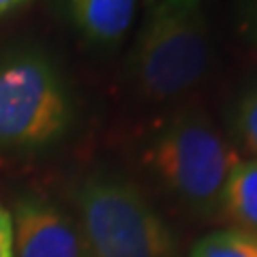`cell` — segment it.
Instances as JSON below:
<instances>
[{
	"label": "cell",
	"mask_w": 257,
	"mask_h": 257,
	"mask_svg": "<svg viewBox=\"0 0 257 257\" xmlns=\"http://www.w3.org/2000/svg\"><path fill=\"white\" fill-rule=\"evenodd\" d=\"M236 150L204 111L184 109L172 116L146 146L148 170L157 180L197 214H219L223 191Z\"/></svg>",
	"instance_id": "cell-1"
},
{
	"label": "cell",
	"mask_w": 257,
	"mask_h": 257,
	"mask_svg": "<svg viewBox=\"0 0 257 257\" xmlns=\"http://www.w3.org/2000/svg\"><path fill=\"white\" fill-rule=\"evenodd\" d=\"M210 67V35L199 11L152 0L128 54V77L142 96L172 101L195 88Z\"/></svg>",
	"instance_id": "cell-2"
},
{
	"label": "cell",
	"mask_w": 257,
	"mask_h": 257,
	"mask_svg": "<svg viewBox=\"0 0 257 257\" xmlns=\"http://www.w3.org/2000/svg\"><path fill=\"white\" fill-rule=\"evenodd\" d=\"M73 120V101L58 64L35 47L0 54V148H43Z\"/></svg>",
	"instance_id": "cell-3"
},
{
	"label": "cell",
	"mask_w": 257,
	"mask_h": 257,
	"mask_svg": "<svg viewBox=\"0 0 257 257\" xmlns=\"http://www.w3.org/2000/svg\"><path fill=\"white\" fill-rule=\"evenodd\" d=\"M77 225L90 257H172L174 236L142 191L99 174L75 191Z\"/></svg>",
	"instance_id": "cell-4"
},
{
	"label": "cell",
	"mask_w": 257,
	"mask_h": 257,
	"mask_svg": "<svg viewBox=\"0 0 257 257\" xmlns=\"http://www.w3.org/2000/svg\"><path fill=\"white\" fill-rule=\"evenodd\" d=\"M15 257H90L77 221L39 197L15 204Z\"/></svg>",
	"instance_id": "cell-5"
},
{
	"label": "cell",
	"mask_w": 257,
	"mask_h": 257,
	"mask_svg": "<svg viewBox=\"0 0 257 257\" xmlns=\"http://www.w3.org/2000/svg\"><path fill=\"white\" fill-rule=\"evenodd\" d=\"M62 9L86 43L114 50L135 28L142 0H62Z\"/></svg>",
	"instance_id": "cell-6"
},
{
	"label": "cell",
	"mask_w": 257,
	"mask_h": 257,
	"mask_svg": "<svg viewBox=\"0 0 257 257\" xmlns=\"http://www.w3.org/2000/svg\"><path fill=\"white\" fill-rule=\"evenodd\" d=\"M219 214L229 227L257 234V159H238L225 184Z\"/></svg>",
	"instance_id": "cell-7"
},
{
	"label": "cell",
	"mask_w": 257,
	"mask_h": 257,
	"mask_svg": "<svg viewBox=\"0 0 257 257\" xmlns=\"http://www.w3.org/2000/svg\"><path fill=\"white\" fill-rule=\"evenodd\" d=\"M189 257H257V234L223 227L193 244Z\"/></svg>",
	"instance_id": "cell-8"
},
{
	"label": "cell",
	"mask_w": 257,
	"mask_h": 257,
	"mask_svg": "<svg viewBox=\"0 0 257 257\" xmlns=\"http://www.w3.org/2000/svg\"><path fill=\"white\" fill-rule=\"evenodd\" d=\"M231 128L244 150L257 159V86L240 94L231 111Z\"/></svg>",
	"instance_id": "cell-9"
},
{
	"label": "cell",
	"mask_w": 257,
	"mask_h": 257,
	"mask_svg": "<svg viewBox=\"0 0 257 257\" xmlns=\"http://www.w3.org/2000/svg\"><path fill=\"white\" fill-rule=\"evenodd\" d=\"M238 18L244 39L257 50V0H240Z\"/></svg>",
	"instance_id": "cell-10"
},
{
	"label": "cell",
	"mask_w": 257,
	"mask_h": 257,
	"mask_svg": "<svg viewBox=\"0 0 257 257\" xmlns=\"http://www.w3.org/2000/svg\"><path fill=\"white\" fill-rule=\"evenodd\" d=\"M13 214L0 204V257H15Z\"/></svg>",
	"instance_id": "cell-11"
},
{
	"label": "cell",
	"mask_w": 257,
	"mask_h": 257,
	"mask_svg": "<svg viewBox=\"0 0 257 257\" xmlns=\"http://www.w3.org/2000/svg\"><path fill=\"white\" fill-rule=\"evenodd\" d=\"M174 9H180V11H199L202 9V0H163Z\"/></svg>",
	"instance_id": "cell-12"
},
{
	"label": "cell",
	"mask_w": 257,
	"mask_h": 257,
	"mask_svg": "<svg viewBox=\"0 0 257 257\" xmlns=\"http://www.w3.org/2000/svg\"><path fill=\"white\" fill-rule=\"evenodd\" d=\"M26 3H30V0H0V18L15 11V9H20V7L26 5Z\"/></svg>",
	"instance_id": "cell-13"
}]
</instances>
